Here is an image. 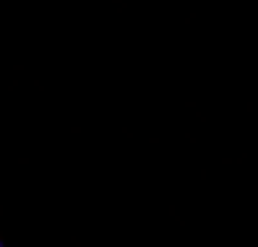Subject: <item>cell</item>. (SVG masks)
Returning a JSON list of instances; mask_svg holds the SVG:
<instances>
[]
</instances>
